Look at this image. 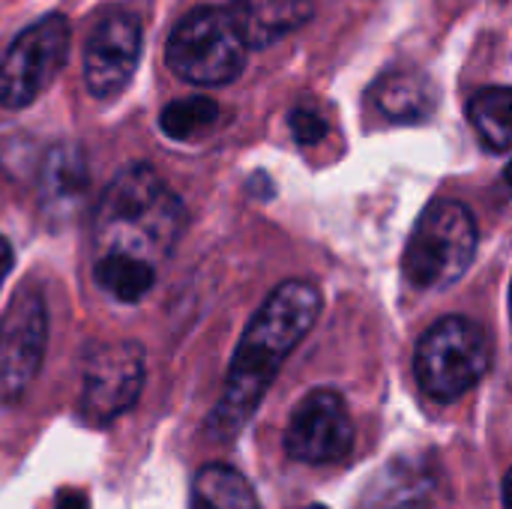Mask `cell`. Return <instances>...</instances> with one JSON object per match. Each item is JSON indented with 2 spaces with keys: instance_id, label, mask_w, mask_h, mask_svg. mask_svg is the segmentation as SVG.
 <instances>
[{
  "instance_id": "6da1fadb",
  "label": "cell",
  "mask_w": 512,
  "mask_h": 509,
  "mask_svg": "<svg viewBox=\"0 0 512 509\" xmlns=\"http://www.w3.org/2000/svg\"><path fill=\"white\" fill-rule=\"evenodd\" d=\"M321 315V294L312 282H282L249 321L225 378L219 405L210 414V435L234 438L264 402L282 363L309 336Z\"/></svg>"
},
{
  "instance_id": "7a4b0ae2",
  "label": "cell",
  "mask_w": 512,
  "mask_h": 509,
  "mask_svg": "<svg viewBox=\"0 0 512 509\" xmlns=\"http://www.w3.org/2000/svg\"><path fill=\"white\" fill-rule=\"evenodd\" d=\"M186 225L180 198L150 165H126L99 195L93 210L96 255L123 252L159 267Z\"/></svg>"
},
{
  "instance_id": "3957f363",
  "label": "cell",
  "mask_w": 512,
  "mask_h": 509,
  "mask_svg": "<svg viewBox=\"0 0 512 509\" xmlns=\"http://www.w3.org/2000/svg\"><path fill=\"white\" fill-rule=\"evenodd\" d=\"M246 39L228 6H198L177 21L168 36V69L198 87L234 81L246 66Z\"/></svg>"
},
{
  "instance_id": "277c9868",
  "label": "cell",
  "mask_w": 512,
  "mask_h": 509,
  "mask_svg": "<svg viewBox=\"0 0 512 509\" xmlns=\"http://www.w3.org/2000/svg\"><path fill=\"white\" fill-rule=\"evenodd\" d=\"M477 219L459 201H435L417 219L405 249V276L414 288L444 291L456 285L477 255Z\"/></svg>"
},
{
  "instance_id": "5b68a950",
  "label": "cell",
  "mask_w": 512,
  "mask_h": 509,
  "mask_svg": "<svg viewBox=\"0 0 512 509\" xmlns=\"http://www.w3.org/2000/svg\"><path fill=\"white\" fill-rule=\"evenodd\" d=\"M492 366L486 330L462 315L441 318L426 330L414 354V372L423 393L435 402H456L471 393Z\"/></svg>"
},
{
  "instance_id": "8992f818",
  "label": "cell",
  "mask_w": 512,
  "mask_h": 509,
  "mask_svg": "<svg viewBox=\"0 0 512 509\" xmlns=\"http://www.w3.org/2000/svg\"><path fill=\"white\" fill-rule=\"evenodd\" d=\"M69 21L45 15L21 30L0 57V105L9 111L27 108L57 78L69 57Z\"/></svg>"
},
{
  "instance_id": "52a82bcc",
  "label": "cell",
  "mask_w": 512,
  "mask_h": 509,
  "mask_svg": "<svg viewBox=\"0 0 512 509\" xmlns=\"http://www.w3.org/2000/svg\"><path fill=\"white\" fill-rule=\"evenodd\" d=\"M144 387V348L132 339L102 342L84 360L81 417L105 426L126 414Z\"/></svg>"
},
{
  "instance_id": "ba28073f",
  "label": "cell",
  "mask_w": 512,
  "mask_h": 509,
  "mask_svg": "<svg viewBox=\"0 0 512 509\" xmlns=\"http://www.w3.org/2000/svg\"><path fill=\"white\" fill-rule=\"evenodd\" d=\"M48 336V312L39 291L24 288L0 318V399L15 402L33 384Z\"/></svg>"
},
{
  "instance_id": "9c48e42d",
  "label": "cell",
  "mask_w": 512,
  "mask_h": 509,
  "mask_svg": "<svg viewBox=\"0 0 512 509\" xmlns=\"http://www.w3.org/2000/svg\"><path fill=\"white\" fill-rule=\"evenodd\" d=\"M354 447V423L336 390H312L291 414L285 453L303 465L342 462Z\"/></svg>"
},
{
  "instance_id": "30bf717a",
  "label": "cell",
  "mask_w": 512,
  "mask_h": 509,
  "mask_svg": "<svg viewBox=\"0 0 512 509\" xmlns=\"http://www.w3.org/2000/svg\"><path fill=\"white\" fill-rule=\"evenodd\" d=\"M141 60V21L129 9L105 12L84 48V81L96 99L117 96Z\"/></svg>"
},
{
  "instance_id": "8fae6325",
  "label": "cell",
  "mask_w": 512,
  "mask_h": 509,
  "mask_svg": "<svg viewBox=\"0 0 512 509\" xmlns=\"http://www.w3.org/2000/svg\"><path fill=\"white\" fill-rule=\"evenodd\" d=\"M369 99L393 123H423L438 108V87L426 72L393 69L372 84Z\"/></svg>"
},
{
  "instance_id": "7c38bea8",
  "label": "cell",
  "mask_w": 512,
  "mask_h": 509,
  "mask_svg": "<svg viewBox=\"0 0 512 509\" xmlns=\"http://www.w3.org/2000/svg\"><path fill=\"white\" fill-rule=\"evenodd\" d=\"M228 9L249 48H267L315 15L312 0H231Z\"/></svg>"
},
{
  "instance_id": "4fadbf2b",
  "label": "cell",
  "mask_w": 512,
  "mask_h": 509,
  "mask_svg": "<svg viewBox=\"0 0 512 509\" xmlns=\"http://www.w3.org/2000/svg\"><path fill=\"white\" fill-rule=\"evenodd\" d=\"M432 474L420 465L390 462L366 489V509H429Z\"/></svg>"
},
{
  "instance_id": "5bb4252c",
  "label": "cell",
  "mask_w": 512,
  "mask_h": 509,
  "mask_svg": "<svg viewBox=\"0 0 512 509\" xmlns=\"http://www.w3.org/2000/svg\"><path fill=\"white\" fill-rule=\"evenodd\" d=\"M39 186H42V201L48 207L66 210L78 204L87 192V162L81 150L69 144H57L42 162Z\"/></svg>"
},
{
  "instance_id": "9a60e30c",
  "label": "cell",
  "mask_w": 512,
  "mask_h": 509,
  "mask_svg": "<svg viewBox=\"0 0 512 509\" xmlns=\"http://www.w3.org/2000/svg\"><path fill=\"white\" fill-rule=\"evenodd\" d=\"M192 509H261L249 480L231 465L210 462L192 480Z\"/></svg>"
},
{
  "instance_id": "2e32d148",
  "label": "cell",
  "mask_w": 512,
  "mask_h": 509,
  "mask_svg": "<svg viewBox=\"0 0 512 509\" xmlns=\"http://www.w3.org/2000/svg\"><path fill=\"white\" fill-rule=\"evenodd\" d=\"M93 279L96 285L111 294L120 303H138L156 282V267L144 258L123 255V252H108L96 255L93 261Z\"/></svg>"
},
{
  "instance_id": "e0dca14e",
  "label": "cell",
  "mask_w": 512,
  "mask_h": 509,
  "mask_svg": "<svg viewBox=\"0 0 512 509\" xmlns=\"http://www.w3.org/2000/svg\"><path fill=\"white\" fill-rule=\"evenodd\" d=\"M468 117L480 141L492 150L512 147V87H483L468 102Z\"/></svg>"
},
{
  "instance_id": "ac0fdd59",
  "label": "cell",
  "mask_w": 512,
  "mask_h": 509,
  "mask_svg": "<svg viewBox=\"0 0 512 509\" xmlns=\"http://www.w3.org/2000/svg\"><path fill=\"white\" fill-rule=\"evenodd\" d=\"M219 117V105L207 96H186V99H174L171 105L162 108L159 114V126L168 138L174 141H195L204 132L213 129Z\"/></svg>"
},
{
  "instance_id": "d6986e66",
  "label": "cell",
  "mask_w": 512,
  "mask_h": 509,
  "mask_svg": "<svg viewBox=\"0 0 512 509\" xmlns=\"http://www.w3.org/2000/svg\"><path fill=\"white\" fill-rule=\"evenodd\" d=\"M291 135H294L297 144H303V147L318 144V141L327 135V123H324L315 111L297 108V111H291Z\"/></svg>"
},
{
  "instance_id": "ffe728a7",
  "label": "cell",
  "mask_w": 512,
  "mask_h": 509,
  "mask_svg": "<svg viewBox=\"0 0 512 509\" xmlns=\"http://www.w3.org/2000/svg\"><path fill=\"white\" fill-rule=\"evenodd\" d=\"M57 509H90V504L81 492H60Z\"/></svg>"
},
{
  "instance_id": "44dd1931",
  "label": "cell",
  "mask_w": 512,
  "mask_h": 509,
  "mask_svg": "<svg viewBox=\"0 0 512 509\" xmlns=\"http://www.w3.org/2000/svg\"><path fill=\"white\" fill-rule=\"evenodd\" d=\"M9 270H12V249H9L6 240H0V285L9 276Z\"/></svg>"
},
{
  "instance_id": "7402d4cb",
  "label": "cell",
  "mask_w": 512,
  "mask_h": 509,
  "mask_svg": "<svg viewBox=\"0 0 512 509\" xmlns=\"http://www.w3.org/2000/svg\"><path fill=\"white\" fill-rule=\"evenodd\" d=\"M504 509H512V471L504 477Z\"/></svg>"
},
{
  "instance_id": "603a6c76",
  "label": "cell",
  "mask_w": 512,
  "mask_h": 509,
  "mask_svg": "<svg viewBox=\"0 0 512 509\" xmlns=\"http://www.w3.org/2000/svg\"><path fill=\"white\" fill-rule=\"evenodd\" d=\"M504 180H507V186H510V192H512V162L507 165V171H504Z\"/></svg>"
},
{
  "instance_id": "cb8c5ba5",
  "label": "cell",
  "mask_w": 512,
  "mask_h": 509,
  "mask_svg": "<svg viewBox=\"0 0 512 509\" xmlns=\"http://www.w3.org/2000/svg\"><path fill=\"white\" fill-rule=\"evenodd\" d=\"M303 509H327V507H321V504H309V507H303Z\"/></svg>"
},
{
  "instance_id": "d4e9b609",
  "label": "cell",
  "mask_w": 512,
  "mask_h": 509,
  "mask_svg": "<svg viewBox=\"0 0 512 509\" xmlns=\"http://www.w3.org/2000/svg\"><path fill=\"white\" fill-rule=\"evenodd\" d=\"M510 309H512V291H510Z\"/></svg>"
}]
</instances>
